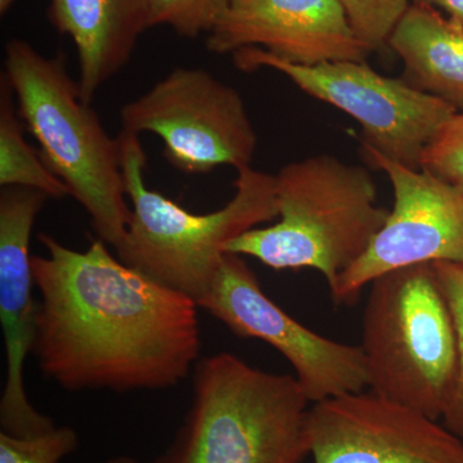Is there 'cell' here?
<instances>
[{"mask_svg": "<svg viewBox=\"0 0 463 463\" xmlns=\"http://www.w3.org/2000/svg\"><path fill=\"white\" fill-rule=\"evenodd\" d=\"M123 130L152 133L170 164L185 174L251 166L258 136L245 100L205 69L176 67L120 109Z\"/></svg>", "mask_w": 463, "mask_h": 463, "instance_id": "cell-8", "label": "cell"}, {"mask_svg": "<svg viewBox=\"0 0 463 463\" xmlns=\"http://www.w3.org/2000/svg\"><path fill=\"white\" fill-rule=\"evenodd\" d=\"M359 41L373 52L388 45L390 35L412 0H339Z\"/></svg>", "mask_w": 463, "mask_h": 463, "instance_id": "cell-19", "label": "cell"}, {"mask_svg": "<svg viewBox=\"0 0 463 463\" xmlns=\"http://www.w3.org/2000/svg\"><path fill=\"white\" fill-rule=\"evenodd\" d=\"M362 147L392 183L394 205L368 251L331 289L336 304L354 303L365 286L390 270L463 261V187Z\"/></svg>", "mask_w": 463, "mask_h": 463, "instance_id": "cell-10", "label": "cell"}, {"mask_svg": "<svg viewBox=\"0 0 463 463\" xmlns=\"http://www.w3.org/2000/svg\"><path fill=\"white\" fill-rule=\"evenodd\" d=\"M413 5H428L463 24V0H412Z\"/></svg>", "mask_w": 463, "mask_h": 463, "instance_id": "cell-22", "label": "cell"}, {"mask_svg": "<svg viewBox=\"0 0 463 463\" xmlns=\"http://www.w3.org/2000/svg\"><path fill=\"white\" fill-rule=\"evenodd\" d=\"M18 114L14 90L0 74V187L41 191L50 199L71 196L69 187L52 172L41 152L26 142L25 125Z\"/></svg>", "mask_w": 463, "mask_h": 463, "instance_id": "cell-16", "label": "cell"}, {"mask_svg": "<svg viewBox=\"0 0 463 463\" xmlns=\"http://www.w3.org/2000/svg\"><path fill=\"white\" fill-rule=\"evenodd\" d=\"M16 0H0V14L5 16Z\"/></svg>", "mask_w": 463, "mask_h": 463, "instance_id": "cell-24", "label": "cell"}, {"mask_svg": "<svg viewBox=\"0 0 463 463\" xmlns=\"http://www.w3.org/2000/svg\"><path fill=\"white\" fill-rule=\"evenodd\" d=\"M21 120L41 147V156L87 214L99 239L118 248L130 207L121 146L85 102L62 56L45 57L30 43L5 44V70Z\"/></svg>", "mask_w": 463, "mask_h": 463, "instance_id": "cell-4", "label": "cell"}, {"mask_svg": "<svg viewBox=\"0 0 463 463\" xmlns=\"http://www.w3.org/2000/svg\"><path fill=\"white\" fill-rule=\"evenodd\" d=\"M432 267L455 323L459 352L455 397L441 421L448 430L463 439V261H435Z\"/></svg>", "mask_w": 463, "mask_h": 463, "instance_id": "cell-20", "label": "cell"}, {"mask_svg": "<svg viewBox=\"0 0 463 463\" xmlns=\"http://www.w3.org/2000/svg\"><path fill=\"white\" fill-rule=\"evenodd\" d=\"M313 463H463V439L443 423L373 392L310 407Z\"/></svg>", "mask_w": 463, "mask_h": 463, "instance_id": "cell-11", "label": "cell"}, {"mask_svg": "<svg viewBox=\"0 0 463 463\" xmlns=\"http://www.w3.org/2000/svg\"><path fill=\"white\" fill-rule=\"evenodd\" d=\"M359 346L371 392L443 420L455 397L459 352L432 263L398 268L371 282Z\"/></svg>", "mask_w": 463, "mask_h": 463, "instance_id": "cell-6", "label": "cell"}, {"mask_svg": "<svg viewBox=\"0 0 463 463\" xmlns=\"http://www.w3.org/2000/svg\"><path fill=\"white\" fill-rule=\"evenodd\" d=\"M232 57L241 71L265 67L281 72L307 96L352 116L361 125L362 146L411 169H420L423 151L457 112L402 78L379 74L365 61L300 66L259 48H245Z\"/></svg>", "mask_w": 463, "mask_h": 463, "instance_id": "cell-7", "label": "cell"}, {"mask_svg": "<svg viewBox=\"0 0 463 463\" xmlns=\"http://www.w3.org/2000/svg\"><path fill=\"white\" fill-rule=\"evenodd\" d=\"M194 373L190 410L155 463H303L309 404L297 377L252 367L231 353Z\"/></svg>", "mask_w": 463, "mask_h": 463, "instance_id": "cell-5", "label": "cell"}, {"mask_svg": "<svg viewBox=\"0 0 463 463\" xmlns=\"http://www.w3.org/2000/svg\"><path fill=\"white\" fill-rule=\"evenodd\" d=\"M50 197L24 187L0 191V322L5 347V383L0 426L12 435H33L56 423L27 397L25 364L33 353L36 306L30 240L39 213Z\"/></svg>", "mask_w": 463, "mask_h": 463, "instance_id": "cell-12", "label": "cell"}, {"mask_svg": "<svg viewBox=\"0 0 463 463\" xmlns=\"http://www.w3.org/2000/svg\"><path fill=\"white\" fill-rule=\"evenodd\" d=\"M32 354L69 392H161L200 361L196 301L128 267L100 239L85 251L39 233Z\"/></svg>", "mask_w": 463, "mask_h": 463, "instance_id": "cell-1", "label": "cell"}, {"mask_svg": "<svg viewBox=\"0 0 463 463\" xmlns=\"http://www.w3.org/2000/svg\"><path fill=\"white\" fill-rule=\"evenodd\" d=\"M274 176L279 221L241 234L225 252L274 270H318L331 291L371 248L390 210L377 203L365 167L332 155L294 161Z\"/></svg>", "mask_w": 463, "mask_h": 463, "instance_id": "cell-2", "label": "cell"}, {"mask_svg": "<svg viewBox=\"0 0 463 463\" xmlns=\"http://www.w3.org/2000/svg\"><path fill=\"white\" fill-rule=\"evenodd\" d=\"M420 169L463 187V112H456L429 143Z\"/></svg>", "mask_w": 463, "mask_h": 463, "instance_id": "cell-21", "label": "cell"}, {"mask_svg": "<svg viewBox=\"0 0 463 463\" xmlns=\"http://www.w3.org/2000/svg\"><path fill=\"white\" fill-rule=\"evenodd\" d=\"M199 307L237 336L264 341L281 353L313 404L368 389L361 346L327 339L292 318L265 294L242 255L225 252Z\"/></svg>", "mask_w": 463, "mask_h": 463, "instance_id": "cell-9", "label": "cell"}, {"mask_svg": "<svg viewBox=\"0 0 463 463\" xmlns=\"http://www.w3.org/2000/svg\"><path fill=\"white\" fill-rule=\"evenodd\" d=\"M48 18L74 43L85 102L129 63L149 27L148 0H51Z\"/></svg>", "mask_w": 463, "mask_h": 463, "instance_id": "cell-14", "label": "cell"}, {"mask_svg": "<svg viewBox=\"0 0 463 463\" xmlns=\"http://www.w3.org/2000/svg\"><path fill=\"white\" fill-rule=\"evenodd\" d=\"M206 48L216 54L259 48L300 66L365 61L371 54L339 0H230L207 33Z\"/></svg>", "mask_w": 463, "mask_h": 463, "instance_id": "cell-13", "label": "cell"}, {"mask_svg": "<svg viewBox=\"0 0 463 463\" xmlns=\"http://www.w3.org/2000/svg\"><path fill=\"white\" fill-rule=\"evenodd\" d=\"M230 0H148L149 27L169 26L183 38L212 33Z\"/></svg>", "mask_w": 463, "mask_h": 463, "instance_id": "cell-18", "label": "cell"}, {"mask_svg": "<svg viewBox=\"0 0 463 463\" xmlns=\"http://www.w3.org/2000/svg\"><path fill=\"white\" fill-rule=\"evenodd\" d=\"M386 47L403 62L405 83L463 112V24L412 3Z\"/></svg>", "mask_w": 463, "mask_h": 463, "instance_id": "cell-15", "label": "cell"}, {"mask_svg": "<svg viewBox=\"0 0 463 463\" xmlns=\"http://www.w3.org/2000/svg\"><path fill=\"white\" fill-rule=\"evenodd\" d=\"M79 447V435L70 426H54L33 435L0 431V463H60Z\"/></svg>", "mask_w": 463, "mask_h": 463, "instance_id": "cell-17", "label": "cell"}, {"mask_svg": "<svg viewBox=\"0 0 463 463\" xmlns=\"http://www.w3.org/2000/svg\"><path fill=\"white\" fill-rule=\"evenodd\" d=\"M118 138L132 207L116 257L199 306L214 281L227 243L279 218L276 176L242 167L237 170L230 203L216 212L194 214L149 190L145 181L147 158L139 136L121 130Z\"/></svg>", "mask_w": 463, "mask_h": 463, "instance_id": "cell-3", "label": "cell"}, {"mask_svg": "<svg viewBox=\"0 0 463 463\" xmlns=\"http://www.w3.org/2000/svg\"><path fill=\"white\" fill-rule=\"evenodd\" d=\"M103 463H141L139 461H137L136 458H133V457L129 456H116L112 457V458L108 459V461Z\"/></svg>", "mask_w": 463, "mask_h": 463, "instance_id": "cell-23", "label": "cell"}]
</instances>
